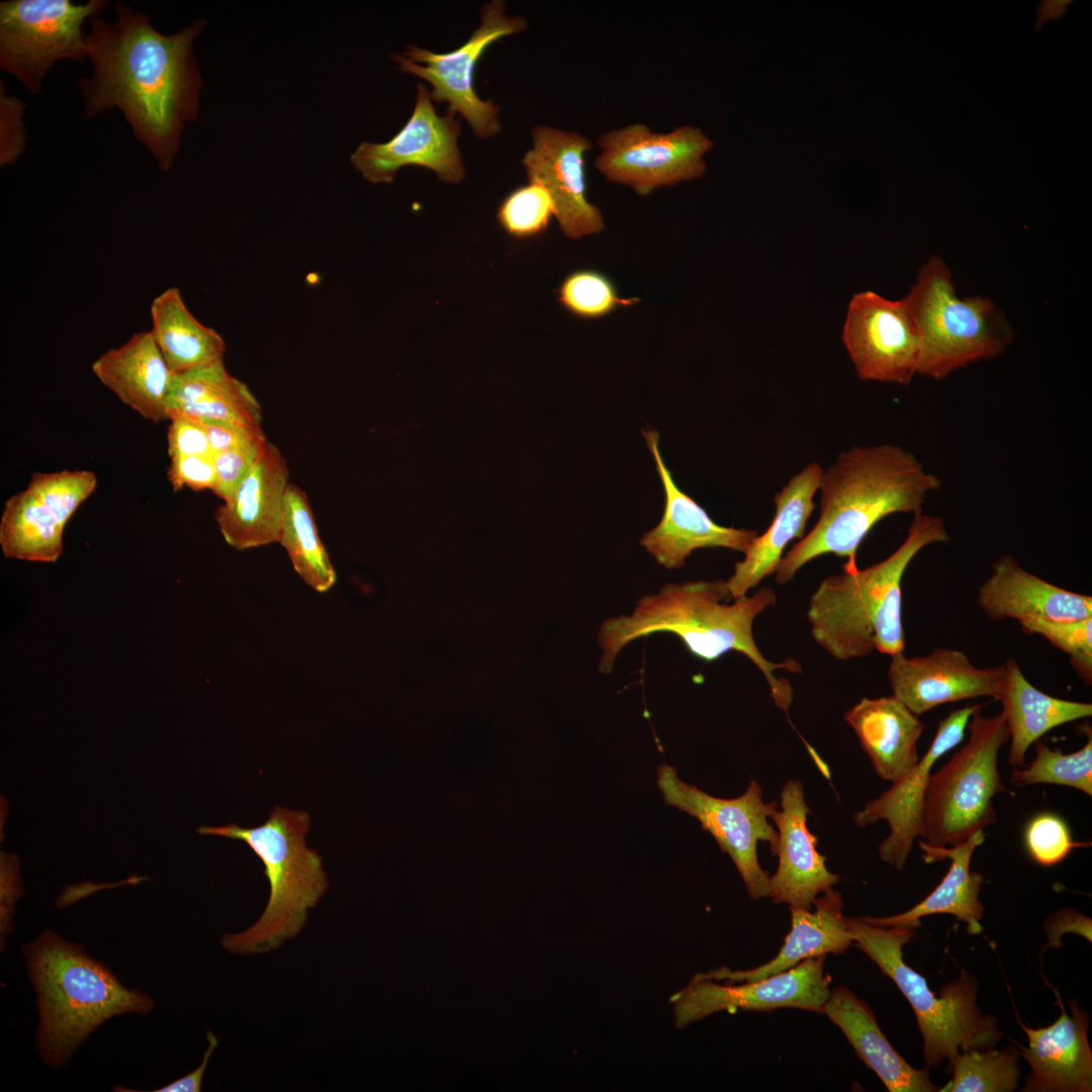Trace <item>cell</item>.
I'll list each match as a JSON object with an SVG mask.
<instances>
[{
  "label": "cell",
  "mask_w": 1092,
  "mask_h": 1092,
  "mask_svg": "<svg viewBox=\"0 0 1092 1092\" xmlns=\"http://www.w3.org/2000/svg\"><path fill=\"white\" fill-rule=\"evenodd\" d=\"M1023 839L1030 858L1041 867L1058 864L1074 847L1088 845L1073 840L1065 820L1050 812L1037 814L1028 821Z\"/></svg>",
  "instance_id": "obj_41"
},
{
  "label": "cell",
  "mask_w": 1092,
  "mask_h": 1092,
  "mask_svg": "<svg viewBox=\"0 0 1092 1092\" xmlns=\"http://www.w3.org/2000/svg\"><path fill=\"white\" fill-rule=\"evenodd\" d=\"M973 708L974 705L963 707L940 720L927 751L911 771L853 815V821L859 827L879 820L888 822L891 832L880 844L879 855L897 870L904 868L915 838L920 836L924 797L932 767L963 741Z\"/></svg>",
  "instance_id": "obj_19"
},
{
  "label": "cell",
  "mask_w": 1092,
  "mask_h": 1092,
  "mask_svg": "<svg viewBox=\"0 0 1092 1092\" xmlns=\"http://www.w3.org/2000/svg\"><path fill=\"white\" fill-rule=\"evenodd\" d=\"M1004 666L1006 679L999 698L1009 729L1008 762L1021 766L1028 747L1052 729L1092 715L1090 703L1050 696L1032 686L1018 663L1009 658Z\"/></svg>",
  "instance_id": "obj_32"
},
{
  "label": "cell",
  "mask_w": 1092,
  "mask_h": 1092,
  "mask_svg": "<svg viewBox=\"0 0 1092 1092\" xmlns=\"http://www.w3.org/2000/svg\"><path fill=\"white\" fill-rule=\"evenodd\" d=\"M532 147L522 158L529 182L544 186L555 205L562 233L571 240L601 233V209L586 197L585 154L592 142L578 132L535 125Z\"/></svg>",
  "instance_id": "obj_17"
},
{
  "label": "cell",
  "mask_w": 1092,
  "mask_h": 1092,
  "mask_svg": "<svg viewBox=\"0 0 1092 1092\" xmlns=\"http://www.w3.org/2000/svg\"><path fill=\"white\" fill-rule=\"evenodd\" d=\"M642 435L653 457L665 505L660 522L643 534L639 544L666 569L681 568L686 559L702 548L720 547L744 553L757 532L714 522L704 508L674 482L661 455L658 432L646 427Z\"/></svg>",
  "instance_id": "obj_18"
},
{
  "label": "cell",
  "mask_w": 1092,
  "mask_h": 1092,
  "mask_svg": "<svg viewBox=\"0 0 1092 1092\" xmlns=\"http://www.w3.org/2000/svg\"><path fill=\"white\" fill-rule=\"evenodd\" d=\"M502 0L485 3L481 23L469 39L458 49L436 54L414 44L403 55L392 59L403 73L416 75L432 85V100L447 102L448 110L460 113L473 133L486 139L499 132V108L490 100L480 99L473 88V72L485 50L502 37L524 31L527 20L522 16L509 17Z\"/></svg>",
  "instance_id": "obj_13"
},
{
  "label": "cell",
  "mask_w": 1092,
  "mask_h": 1092,
  "mask_svg": "<svg viewBox=\"0 0 1092 1092\" xmlns=\"http://www.w3.org/2000/svg\"><path fill=\"white\" fill-rule=\"evenodd\" d=\"M95 376L123 403L154 423L170 420L168 396L173 372L151 331L134 334L126 343L100 355L92 364Z\"/></svg>",
  "instance_id": "obj_27"
},
{
  "label": "cell",
  "mask_w": 1092,
  "mask_h": 1092,
  "mask_svg": "<svg viewBox=\"0 0 1092 1092\" xmlns=\"http://www.w3.org/2000/svg\"><path fill=\"white\" fill-rule=\"evenodd\" d=\"M197 421L205 430L213 456L264 434L261 427L242 426L219 421Z\"/></svg>",
  "instance_id": "obj_47"
},
{
  "label": "cell",
  "mask_w": 1092,
  "mask_h": 1092,
  "mask_svg": "<svg viewBox=\"0 0 1092 1092\" xmlns=\"http://www.w3.org/2000/svg\"><path fill=\"white\" fill-rule=\"evenodd\" d=\"M1019 1052L1003 1050H969L961 1052L950 1062L951 1080L940 1092H1010L1017 1088L1020 1076Z\"/></svg>",
  "instance_id": "obj_36"
},
{
  "label": "cell",
  "mask_w": 1092,
  "mask_h": 1092,
  "mask_svg": "<svg viewBox=\"0 0 1092 1092\" xmlns=\"http://www.w3.org/2000/svg\"><path fill=\"white\" fill-rule=\"evenodd\" d=\"M893 696L917 716L946 703L980 697L999 700L1004 664L980 668L961 650L935 648L924 656H891L888 669Z\"/></svg>",
  "instance_id": "obj_20"
},
{
  "label": "cell",
  "mask_w": 1092,
  "mask_h": 1092,
  "mask_svg": "<svg viewBox=\"0 0 1092 1092\" xmlns=\"http://www.w3.org/2000/svg\"><path fill=\"white\" fill-rule=\"evenodd\" d=\"M151 317V333L173 373L222 360L223 339L189 311L178 288H168L154 298Z\"/></svg>",
  "instance_id": "obj_33"
},
{
  "label": "cell",
  "mask_w": 1092,
  "mask_h": 1092,
  "mask_svg": "<svg viewBox=\"0 0 1092 1092\" xmlns=\"http://www.w3.org/2000/svg\"><path fill=\"white\" fill-rule=\"evenodd\" d=\"M1044 929L1050 940L1046 946H1058L1061 942L1060 935L1065 932H1076L1091 941V919L1080 914L1074 909L1066 908L1050 917Z\"/></svg>",
  "instance_id": "obj_48"
},
{
  "label": "cell",
  "mask_w": 1092,
  "mask_h": 1092,
  "mask_svg": "<svg viewBox=\"0 0 1092 1092\" xmlns=\"http://www.w3.org/2000/svg\"><path fill=\"white\" fill-rule=\"evenodd\" d=\"M823 1013L837 1025L857 1057L872 1069L890 1092H934L928 1070L911 1067L879 1027L873 1010L847 988L830 991Z\"/></svg>",
  "instance_id": "obj_30"
},
{
  "label": "cell",
  "mask_w": 1092,
  "mask_h": 1092,
  "mask_svg": "<svg viewBox=\"0 0 1092 1092\" xmlns=\"http://www.w3.org/2000/svg\"><path fill=\"white\" fill-rule=\"evenodd\" d=\"M824 954L810 958L787 971L752 982L720 984L696 974L687 987L670 998L674 1025L685 1029L723 1010L798 1008L823 1014L830 995V978L824 974Z\"/></svg>",
  "instance_id": "obj_14"
},
{
  "label": "cell",
  "mask_w": 1092,
  "mask_h": 1092,
  "mask_svg": "<svg viewBox=\"0 0 1092 1092\" xmlns=\"http://www.w3.org/2000/svg\"><path fill=\"white\" fill-rule=\"evenodd\" d=\"M844 720L881 779L897 782L919 761L917 741L924 724L896 697L862 698Z\"/></svg>",
  "instance_id": "obj_29"
},
{
  "label": "cell",
  "mask_w": 1092,
  "mask_h": 1092,
  "mask_svg": "<svg viewBox=\"0 0 1092 1092\" xmlns=\"http://www.w3.org/2000/svg\"><path fill=\"white\" fill-rule=\"evenodd\" d=\"M986 835L984 831H979L965 842L947 847H934L919 840L925 862L944 858L950 860L949 869L938 886L903 913L888 917L860 918L875 926L915 930L924 916L950 914L967 924L970 934L981 933L983 926L980 920L985 908L979 900V893L984 877L978 872H971L970 866L974 851L985 841Z\"/></svg>",
  "instance_id": "obj_28"
},
{
  "label": "cell",
  "mask_w": 1092,
  "mask_h": 1092,
  "mask_svg": "<svg viewBox=\"0 0 1092 1092\" xmlns=\"http://www.w3.org/2000/svg\"><path fill=\"white\" fill-rule=\"evenodd\" d=\"M1028 634L1044 637L1055 647L1070 656V662L1079 677L1092 682V617L1069 622H1033L1020 624Z\"/></svg>",
  "instance_id": "obj_40"
},
{
  "label": "cell",
  "mask_w": 1092,
  "mask_h": 1092,
  "mask_svg": "<svg viewBox=\"0 0 1092 1092\" xmlns=\"http://www.w3.org/2000/svg\"><path fill=\"white\" fill-rule=\"evenodd\" d=\"M978 605L992 621L1015 619L1019 624L1069 622L1092 617V598L1053 584L1003 555L978 590Z\"/></svg>",
  "instance_id": "obj_23"
},
{
  "label": "cell",
  "mask_w": 1092,
  "mask_h": 1092,
  "mask_svg": "<svg viewBox=\"0 0 1092 1092\" xmlns=\"http://www.w3.org/2000/svg\"><path fill=\"white\" fill-rule=\"evenodd\" d=\"M598 146L594 166L605 179L646 196L658 188L703 176L707 169L704 157L714 143L694 125L657 132L636 122L602 133Z\"/></svg>",
  "instance_id": "obj_12"
},
{
  "label": "cell",
  "mask_w": 1092,
  "mask_h": 1092,
  "mask_svg": "<svg viewBox=\"0 0 1092 1092\" xmlns=\"http://www.w3.org/2000/svg\"><path fill=\"white\" fill-rule=\"evenodd\" d=\"M167 440L171 458L180 456H213L204 428L197 420L171 416Z\"/></svg>",
  "instance_id": "obj_45"
},
{
  "label": "cell",
  "mask_w": 1092,
  "mask_h": 1092,
  "mask_svg": "<svg viewBox=\"0 0 1092 1092\" xmlns=\"http://www.w3.org/2000/svg\"><path fill=\"white\" fill-rule=\"evenodd\" d=\"M1066 2H1042L1040 4V12H1038V22H1043L1050 17H1059L1065 11Z\"/></svg>",
  "instance_id": "obj_50"
},
{
  "label": "cell",
  "mask_w": 1092,
  "mask_h": 1092,
  "mask_svg": "<svg viewBox=\"0 0 1092 1092\" xmlns=\"http://www.w3.org/2000/svg\"><path fill=\"white\" fill-rule=\"evenodd\" d=\"M1035 757L1024 769H1014L1010 782L1017 787L1035 784H1055L1074 788L1092 795V736L1091 731L1085 745L1071 753H1063L1060 748H1051L1045 743L1035 741Z\"/></svg>",
  "instance_id": "obj_37"
},
{
  "label": "cell",
  "mask_w": 1092,
  "mask_h": 1092,
  "mask_svg": "<svg viewBox=\"0 0 1092 1092\" xmlns=\"http://www.w3.org/2000/svg\"><path fill=\"white\" fill-rule=\"evenodd\" d=\"M814 906V911L790 907L791 930L771 961L749 970L732 971L721 967L697 975L726 983L752 982L787 971L810 958L843 953L853 940L848 917L843 915L841 894L831 888L815 900Z\"/></svg>",
  "instance_id": "obj_26"
},
{
  "label": "cell",
  "mask_w": 1092,
  "mask_h": 1092,
  "mask_svg": "<svg viewBox=\"0 0 1092 1092\" xmlns=\"http://www.w3.org/2000/svg\"><path fill=\"white\" fill-rule=\"evenodd\" d=\"M1060 1004L1061 1015L1053 1024L1038 1028L1021 1024L1028 1046H1021L1019 1055L1031 1068L1022 1089L1025 1092L1092 1090V1052L1087 1038L1089 1015L1076 1001L1069 1003L1072 1016L1061 1001Z\"/></svg>",
  "instance_id": "obj_24"
},
{
  "label": "cell",
  "mask_w": 1092,
  "mask_h": 1092,
  "mask_svg": "<svg viewBox=\"0 0 1092 1092\" xmlns=\"http://www.w3.org/2000/svg\"><path fill=\"white\" fill-rule=\"evenodd\" d=\"M496 217L512 238L525 240L545 233L555 217L554 201L541 184L529 182L509 193L502 201Z\"/></svg>",
  "instance_id": "obj_39"
},
{
  "label": "cell",
  "mask_w": 1092,
  "mask_h": 1092,
  "mask_svg": "<svg viewBox=\"0 0 1092 1092\" xmlns=\"http://www.w3.org/2000/svg\"><path fill=\"white\" fill-rule=\"evenodd\" d=\"M455 115L448 109L445 115H438L430 91L418 84L415 109L404 126L385 143L362 142L351 162L374 184L391 183L405 166L424 167L444 182L460 183L465 169L457 145L461 127Z\"/></svg>",
  "instance_id": "obj_16"
},
{
  "label": "cell",
  "mask_w": 1092,
  "mask_h": 1092,
  "mask_svg": "<svg viewBox=\"0 0 1092 1092\" xmlns=\"http://www.w3.org/2000/svg\"><path fill=\"white\" fill-rule=\"evenodd\" d=\"M557 300L569 313L584 320L601 318L640 301L638 297H622L607 275L593 269L568 274L557 288Z\"/></svg>",
  "instance_id": "obj_38"
},
{
  "label": "cell",
  "mask_w": 1092,
  "mask_h": 1092,
  "mask_svg": "<svg viewBox=\"0 0 1092 1092\" xmlns=\"http://www.w3.org/2000/svg\"><path fill=\"white\" fill-rule=\"evenodd\" d=\"M940 485L913 453L898 445L854 446L839 453L823 472L819 518L783 556L776 581L789 583L824 554L845 558L843 570H855L856 551L871 530L890 515L921 513L929 493Z\"/></svg>",
  "instance_id": "obj_3"
},
{
  "label": "cell",
  "mask_w": 1092,
  "mask_h": 1092,
  "mask_svg": "<svg viewBox=\"0 0 1092 1092\" xmlns=\"http://www.w3.org/2000/svg\"><path fill=\"white\" fill-rule=\"evenodd\" d=\"M168 478L175 491L189 487L193 490L213 489L216 471L213 456H180L171 458Z\"/></svg>",
  "instance_id": "obj_44"
},
{
  "label": "cell",
  "mask_w": 1092,
  "mask_h": 1092,
  "mask_svg": "<svg viewBox=\"0 0 1092 1092\" xmlns=\"http://www.w3.org/2000/svg\"><path fill=\"white\" fill-rule=\"evenodd\" d=\"M106 0H9L0 3V68L31 94L40 93L49 70L61 60L87 59L86 19Z\"/></svg>",
  "instance_id": "obj_11"
},
{
  "label": "cell",
  "mask_w": 1092,
  "mask_h": 1092,
  "mask_svg": "<svg viewBox=\"0 0 1092 1092\" xmlns=\"http://www.w3.org/2000/svg\"><path fill=\"white\" fill-rule=\"evenodd\" d=\"M68 522L49 503L26 488L4 505L0 545L7 558L54 563L63 551Z\"/></svg>",
  "instance_id": "obj_34"
},
{
  "label": "cell",
  "mask_w": 1092,
  "mask_h": 1092,
  "mask_svg": "<svg viewBox=\"0 0 1092 1092\" xmlns=\"http://www.w3.org/2000/svg\"><path fill=\"white\" fill-rule=\"evenodd\" d=\"M22 953L36 994V1050L52 1069L63 1068L107 1019L145 1016L154 1007L149 995L127 989L81 944L50 929L23 944Z\"/></svg>",
  "instance_id": "obj_5"
},
{
  "label": "cell",
  "mask_w": 1092,
  "mask_h": 1092,
  "mask_svg": "<svg viewBox=\"0 0 1092 1092\" xmlns=\"http://www.w3.org/2000/svg\"><path fill=\"white\" fill-rule=\"evenodd\" d=\"M206 1038L207 1049L203 1054L201 1064L196 1069L159 1089L151 1090V1092H199L210 1057L218 1044V1038L211 1030L207 1031Z\"/></svg>",
  "instance_id": "obj_49"
},
{
  "label": "cell",
  "mask_w": 1092,
  "mask_h": 1092,
  "mask_svg": "<svg viewBox=\"0 0 1092 1092\" xmlns=\"http://www.w3.org/2000/svg\"><path fill=\"white\" fill-rule=\"evenodd\" d=\"M168 414L199 421L260 427L262 411L248 386L230 375L223 361L174 373Z\"/></svg>",
  "instance_id": "obj_31"
},
{
  "label": "cell",
  "mask_w": 1092,
  "mask_h": 1092,
  "mask_svg": "<svg viewBox=\"0 0 1092 1092\" xmlns=\"http://www.w3.org/2000/svg\"><path fill=\"white\" fill-rule=\"evenodd\" d=\"M848 928L856 945L897 985L913 1008L928 1067H938L945 1060L950 1063L961 1052L991 1049L999 1041L997 1020L982 1015L977 1006L978 984L973 976L961 970L960 977L936 997L926 979L904 962L903 946L915 930L875 926L860 917H848Z\"/></svg>",
  "instance_id": "obj_7"
},
{
  "label": "cell",
  "mask_w": 1092,
  "mask_h": 1092,
  "mask_svg": "<svg viewBox=\"0 0 1092 1092\" xmlns=\"http://www.w3.org/2000/svg\"><path fill=\"white\" fill-rule=\"evenodd\" d=\"M288 474L280 450L267 441L233 496L215 512L230 546L242 551L279 541Z\"/></svg>",
  "instance_id": "obj_22"
},
{
  "label": "cell",
  "mask_w": 1092,
  "mask_h": 1092,
  "mask_svg": "<svg viewBox=\"0 0 1092 1092\" xmlns=\"http://www.w3.org/2000/svg\"><path fill=\"white\" fill-rule=\"evenodd\" d=\"M107 22L91 17L86 33L92 75L77 83L83 117L119 109L135 139L168 171L179 152L187 122L199 114L202 78L193 46L205 21L172 34L159 32L150 18L121 1Z\"/></svg>",
  "instance_id": "obj_1"
},
{
  "label": "cell",
  "mask_w": 1092,
  "mask_h": 1092,
  "mask_svg": "<svg viewBox=\"0 0 1092 1092\" xmlns=\"http://www.w3.org/2000/svg\"><path fill=\"white\" fill-rule=\"evenodd\" d=\"M780 806L770 817L778 827L779 866L769 877L768 897L789 908L811 909L818 895L831 889L839 876L829 872L826 857L816 849L817 838L807 827L811 810L800 781L785 784Z\"/></svg>",
  "instance_id": "obj_21"
},
{
  "label": "cell",
  "mask_w": 1092,
  "mask_h": 1092,
  "mask_svg": "<svg viewBox=\"0 0 1092 1092\" xmlns=\"http://www.w3.org/2000/svg\"><path fill=\"white\" fill-rule=\"evenodd\" d=\"M920 337L917 374L934 380L1001 355L1014 338L1005 312L981 295L960 297L944 260L932 255L904 296Z\"/></svg>",
  "instance_id": "obj_8"
},
{
  "label": "cell",
  "mask_w": 1092,
  "mask_h": 1092,
  "mask_svg": "<svg viewBox=\"0 0 1092 1092\" xmlns=\"http://www.w3.org/2000/svg\"><path fill=\"white\" fill-rule=\"evenodd\" d=\"M286 550L294 570L318 593H326L336 582V571L317 534L313 514L305 492L296 484L286 489L282 526L278 541Z\"/></svg>",
  "instance_id": "obj_35"
},
{
  "label": "cell",
  "mask_w": 1092,
  "mask_h": 1092,
  "mask_svg": "<svg viewBox=\"0 0 1092 1092\" xmlns=\"http://www.w3.org/2000/svg\"><path fill=\"white\" fill-rule=\"evenodd\" d=\"M968 728L967 744L929 777L920 836L934 847L963 843L996 823L993 799L1008 792L998 768L999 751L1010 737L1003 713L986 717L974 705Z\"/></svg>",
  "instance_id": "obj_9"
},
{
  "label": "cell",
  "mask_w": 1092,
  "mask_h": 1092,
  "mask_svg": "<svg viewBox=\"0 0 1092 1092\" xmlns=\"http://www.w3.org/2000/svg\"><path fill=\"white\" fill-rule=\"evenodd\" d=\"M310 823L305 811L276 806L265 823L254 828L231 823L200 826V835H217L244 841L264 864L270 885L268 903L249 928L225 933L224 950L236 954H257L280 947L303 929L308 910L329 887L322 856L305 845Z\"/></svg>",
  "instance_id": "obj_6"
},
{
  "label": "cell",
  "mask_w": 1092,
  "mask_h": 1092,
  "mask_svg": "<svg viewBox=\"0 0 1092 1092\" xmlns=\"http://www.w3.org/2000/svg\"><path fill=\"white\" fill-rule=\"evenodd\" d=\"M23 886L19 874V859L16 855L1 852V911L0 942L5 949L6 938L13 925L14 904L22 895Z\"/></svg>",
  "instance_id": "obj_46"
},
{
  "label": "cell",
  "mask_w": 1092,
  "mask_h": 1092,
  "mask_svg": "<svg viewBox=\"0 0 1092 1092\" xmlns=\"http://www.w3.org/2000/svg\"><path fill=\"white\" fill-rule=\"evenodd\" d=\"M656 784L666 805L696 818L702 829L711 833L718 846L733 860L751 899L768 897L769 877L759 866L758 841L769 843L772 855L778 846V831L768 818L778 809L777 802H764L762 789L751 780L739 797H714L684 782L676 767L663 763L657 767Z\"/></svg>",
  "instance_id": "obj_10"
},
{
  "label": "cell",
  "mask_w": 1092,
  "mask_h": 1092,
  "mask_svg": "<svg viewBox=\"0 0 1092 1092\" xmlns=\"http://www.w3.org/2000/svg\"><path fill=\"white\" fill-rule=\"evenodd\" d=\"M266 443L265 434H262L233 449L214 455L216 482L213 492L224 502L229 500L257 462Z\"/></svg>",
  "instance_id": "obj_42"
},
{
  "label": "cell",
  "mask_w": 1092,
  "mask_h": 1092,
  "mask_svg": "<svg viewBox=\"0 0 1092 1092\" xmlns=\"http://www.w3.org/2000/svg\"><path fill=\"white\" fill-rule=\"evenodd\" d=\"M776 603L777 596L769 587L733 599L726 580L667 582L657 593L640 598L630 614L601 624L597 637L602 650L599 671L612 673L619 653L631 642L669 633L678 637L692 655L707 662L729 651L742 653L763 674L776 706L788 714L792 687L775 672L801 673L802 666L793 658L769 661L753 636L755 618Z\"/></svg>",
  "instance_id": "obj_2"
},
{
  "label": "cell",
  "mask_w": 1092,
  "mask_h": 1092,
  "mask_svg": "<svg viewBox=\"0 0 1092 1092\" xmlns=\"http://www.w3.org/2000/svg\"><path fill=\"white\" fill-rule=\"evenodd\" d=\"M939 517L914 515L902 544L863 569L843 570L823 579L809 600L807 618L815 642L838 660L877 650L894 655L905 649L901 582L914 557L926 546L949 541Z\"/></svg>",
  "instance_id": "obj_4"
},
{
  "label": "cell",
  "mask_w": 1092,
  "mask_h": 1092,
  "mask_svg": "<svg viewBox=\"0 0 1092 1092\" xmlns=\"http://www.w3.org/2000/svg\"><path fill=\"white\" fill-rule=\"evenodd\" d=\"M25 104L15 96H8L0 82V165L13 164L23 153L26 134L22 120Z\"/></svg>",
  "instance_id": "obj_43"
},
{
  "label": "cell",
  "mask_w": 1092,
  "mask_h": 1092,
  "mask_svg": "<svg viewBox=\"0 0 1092 1092\" xmlns=\"http://www.w3.org/2000/svg\"><path fill=\"white\" fill-rule=\"evenodd\" d=\"M842 341L861 380L907 385L918 372L920 337L904 297L892 300L872 290L853 294Z\"/></svg>",
  "instance_id": "obj_15"
},
{
  "label": "cell",
  "mask_w": 1092,
  "mask_h": 1092,
  "mask_svg": "<svg viewBox=\"0 0 1092 1092\" xmlns=\"http://www.w3.org/2000/svg\"><path fill=\"white\" fill-rule=\"evenodd\" d=\"M823 468L811 462L793 475L775 495V516L762 535H757L735 563L726 585L733 599L745 596L762 579L774 574L787 545L804 537L805 528L815 504L823 477Z\"/></svg>",
  "instance_id": "obj_25"
}]
</instances>
